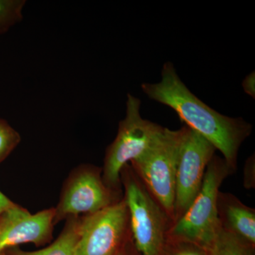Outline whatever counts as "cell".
I'll return each instance as SVG.
<instances>
[{
	"label": "cell",
	"mask_w": 255,
	"mask_h": 255,
	"mask_svg": "<svg viewBox=\"0 0 255 255\" xmlns=\"http://www.w3.org/2000/svg\"><path fill=\"white\" fill-rule=\"evenodd\" d=\"M162 79L155 84L143 83L142 91L150 100L170 107L186 126L205 137L233 170L237 167L238 151L253 127L239 117L222 115L199 100L187 88L167 62L162 70Z\"/></svg>",
	"instance_id": "6da1fadb"
},
{
	"label": "cell",
	"mask_w": 255,
	"mask_h": 255,
	"mask_svg": "<svg viewBox=\"0 0 255 255\" xmlns=\"http://www.w3.org/2000/svg\"><path fill=\"white\" fill-rule=\"evenodd\" d=\"M255 157H251L246 162L245 169V186L246 188L253 187V171H255Z\"/></svg>",
	"instance_id": "2e32d148"
},
{
	"label": "cell",
	"mask_w": 255,
	"mask_h": 255,
	"mask_svg": "<svg viewBox=\"0 0 255 255\" xmlns=\"http://www.w3.org/2000/svg\"><path fill=\"white\" fill-rule=\"evenodd\" d=\"M120 255V254H118V255Z\"/></svg>",
	"instance_id": "d6986e66"
},
{
	"label": "cell",
	"mask_w": 255,
	"mask_h": 255,
	"mask_svg": "<svg viewBox=\"0 0 255 255\" xmlns=\"http://www.w3.org/2000/svg\"><path fill=\"white\" fill-rule=\"evenodd\" d=\"M187 127L164 128L141 156L132 161L134 172L156 202L173 222L176 171Z\"/></svg>",
	"instance_id": "3957f363"
},
{
	"label": "cell",
	"mask_w": 255,
	"mask_h": 255,
	"mask_svg": "<svg viewBox=\"0 0 255 255\" xmlns=\"http://www.w3.org/2000/svg\"><path fill=\"white\" fill-rule=\"evenodd\" d=\"M80 221L73 219L68 221L59 238L48 248L41 251L26 252L15 250L13 255H75L79 238Z\"/></svg>",
	"instance_id": "8fae6325"
},
{
	"label": "cell",
	"mask_w": 255,
	"mask_h": 255,
	"mask_svg": "<svg viewBox=\"0 0 255 255\" xmlns=\"http://www.w3.org/2000/svg\"><path fill=\"white\" fill-rule=\"evenodd\" d=\"M124 178L129 228L140 255H163L172 221L150 195L136 174Z\"/></svg>",
	"instance_id": "277c9868"
},
{
	"label": "cell",
	"mask_w": 255,
	"mask_h": 255,
	"mask_svg": "<svg viewBox=\"0 0 255 255\" xmlns=\"http://www.w3.org/2000/svg\"><path fill=\"white\" fill-rule=\"evenodd\" d=\"M234 172L224 159L214 155L208 164L200 190L187 211L171 224L167 238L209 249L222 229L217 209L220 187Z\"/></svg>",
	"instance_id": "7a4b0ae2"
},
{
	"label": "cell",
	"mask_w": 255,
	"mask_h": 255,
	"mask_svg": "<svg viewBox=\"0 0 255 255\" xmlns=\"http://www.w3.org/2000/svg\"><path fill=\"white\" fill-rule=\"evenodd\" d=\"M163 255H209V253L205 248L190 242L167 238Z\"/></svg>",
	"instance_id": "9a60e30c"
},
{
	"label": "cell",
	"mask_w": 255,
	"mask_h": 255,
	"mask_svg": "<svg viewBox=\"0 0 255 255\" xmlns=\"http://www.w3.org/2000/svg\"><path fill=\"white\" fill-rule=\"evenodd\" d=\"M14 205L15 204L12 201H10L4 194L0 191V214Z\"/></svg>",
	"instance_id": "ac0fdd59"
},
{
	"label": "cell",
	"mask_w": 255,
	"mask_h": 255,
	"mask_svg": "<svg viewBox=\"0 0 255 255\" xmlns=\"http://www.w3.org/2000/svg\"><path fill=\"white\" fill-rule=\"evenodd\" d=\"M140 106V99L128 94L126 117L106 152L102 179L111 190L119 187L121 173L128 162L141 156L163 130L158 124L142 118Z\"/></svg>",
	"instance_id": "5b68a950"
},
{
	"label": "cell",
	"mask_w": 255,
	"mask_h": 255,
	"mask_svg": "<svg viewBox=\"0 0 255 255\" xmlns=\"http://www.w3.org/2000/svg\"><path fill=\"white\" fill-rule=\"evenodd\" d=\"M21 141V136L4 119L0 118V163L14 150Z\"/></svg>",
	"instance_id": "5bb4252c"
},
{
	"label": "cell",
	"mask_w": 255,
	"mask_h": 255,
	"mask_svg": "<svg viewBox=\"0 0 255 255\" xmlns=\"http://www.w3.org/2000/svg\"><path fill=\"white\" fill-rule=\"evenodd\" d=\"M217 209L221 228L255 246V209L245 205L233 194L221 191Z\"/></svg>",
	"instance_id": "30bf717a"
},
{
	"label": "cell",
	"mask_w": 255,
	"mask_h": 255,
	"mask_svg": "<svg viewBox=\"0 0 255 255\" xmlns=\"http://www.w3.org/2000/svg\"><path fill=\"white\" fill-rule=\"evenodd\" d=\"M55 209L32 214L17 205L0 214V254L8 248L23 244H42L49 239L55 220Z\"/></svg>",
	"instance_id": "9c48e42d"
},
{
	"label": "cell",
	"mask_w": 255,
	"mask_h": 255,
	"mask_svg": "<svg viewBox=\"0 0 255 255\" xmlns=\"http://www.w3.org/2000/svg\"><path fill=\"white\" fill-rule=\"evenodd\" d=\"M25 0H0V35L22 20Z\"/></svg>",
	"instance_id": "4fadbf2b"
},
{
	"label": "cell",
	"mask_w": 255,
	"mask_h": 255,
	"mask_svg": "<svg viewBox=\"0 0 255 255\" xmlns=\"http://www.w3.org/2000/svg\"><path fill=\"white\" fill-rule=\"evenodd\" d=\"M254 247L221 229L208 253L209 255H254Z\"/></svg>",
	"instance_id": "7c38bea8"
},
{
	"label": "cell",
	"mask_w": 255,
	"mask_h": 255,
	"mask_svg": "<svg viewBox=\"0 0 255 255\" xmlns=\"http://www.w3.org/2000/svg\"><path fill=\"white\" fill-rule=\"evenodd\" d=\"M216 150L207 139L187 127L176 171L172 223L182 216L195 199L202 186L208 164Z\"/></svg>",
	"instance_id": "52a82bcc"
},
{
	"label": "cell",
	"mask_w": 255,
	"mask_h": 255,
	"mask_svg": "<svg viewBox=\"0 0 255 255\" xmlns=\"http://www.w3.org/2000/svg\"><path fill=\"white\" fill-rule=\"evenodd\" d=\"M129 228L126 201L113 203L80 221L75 255H117Z\"/></svg>",
	"instance_id": "8992f818"
},
{
	"label": "cell",
	"mask_w": 255,
	"mask_h": 255,
	"mask_svg": "<svg viewBox=\"0 0 255 255\" xmlns=\"http://www.w3.org/2000/svg\"><path fill=\"white\" fill-rule=\"evenodd\" d=\"M243 89L246 93L251 96V97L255 98V72L251 73L250 75L245 78L243 80Z\"/></svg>",
	"instance_id": "e0dca14e"
},
{
	"label": "cell",
	"mask_w": 255,
	"mask_h": 255,
	"mask_svg": "<svg viewBox=\"0 0 255 255\" xmlns=\"http://www.w3.org/2000/svg\"><path fill=\"white\" fill-rule=\"evenodd\" d=\"M69 181L55 209V220L80 214L88 215L113 204L111 189L105 185L98 170L83 167Z\"/></svg>",
	"instance_id": "ba28073f"
}]
</instances>
